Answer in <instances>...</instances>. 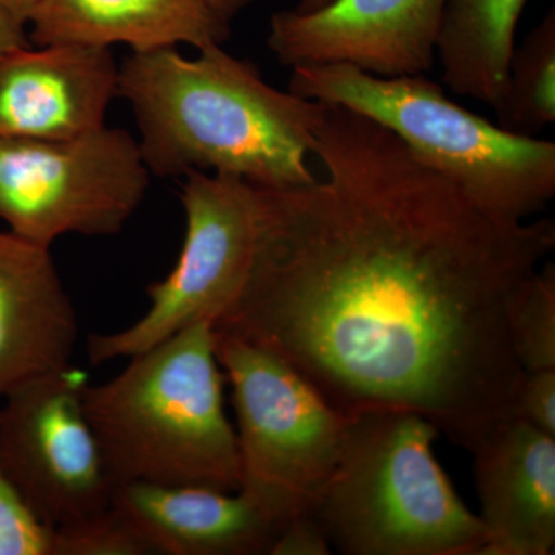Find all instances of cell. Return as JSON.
Segmentation results:
<instances>
[{
  "mask_svg": "<svg viewBox=\"0 0 555 555\" xmlns=\"http://www.w3.org/2000/svg\"><path fill=\"white\" fill-rule=\"evenodd\" d=\"M326 179L261 188L254 261L214 328L268 350L339 414L401 409L473 454L516 418L509 318L554 219L496 218L392 133L324 104Z\"/></svg>",
  "mask_w": 555,
  "mask_h": 555,
  "instance_id": "1",
  "label": "cell"
},
{
  "mask_svg": "<svg viewBox=\"0 0 555 555\" xmlns=\"http://www.w3.org/2000/svg\"><path fill=\"white\" fill-rule=\"evenodd\" d=\"M118 96L130 102L150 175H232L259 188L317 181L310 170L324 104L281 91L254 62L222 46L192 60L175 47L131 51L119 67Z\"/></svg>",
  "mask_w": 555,
  "mask_h": 555,
  "instance_id": "2",
  "label": "cell"
},
{
  "mask_svg": "<svg viewBox=\"0 0 555 555\" xmlns=\"http://www.w3.org/2000/svg\"><path fill=\"white\" fill-rule=\"evenodd\" d=\"M224 382L214 321L204 320L131 357L104 385H87L83 409L115 485L240 491Z\"/></svg>",
  "mask_w": 555,
  "mask_h": 555,
  "instance_id": "3",
  "label": "cell"
},
{
  "mask_svg": "<svg viewBox=\"0 0 555 555\" xmlns=\"http://www.w3.org/2000/svg\"><path fill=\"white\" fill-rule=\"evenodd\" d=\"M440 436L401 409L350 415L317 509L328 545L346 555H481L488 531L434 455Z\"/></svg>",
  "mask_w": 555,
  "mask_h": 555,
  "instance_id": "4",
  "label": "cell"
},
{
  "mask_svg": "<svg viewBox=\"0 0 555 555\" xmlns=\"http://www.w3.org/2000/svg\"><path fill=\"white\" fill-rule=\"evenodd\" d=\"M288 91L366 116L496 218L525 221L555 195V144L489 122L425 75H372L349 64L291 68Z\"/></svg>",
  "mask_w": 555,
  "mask_h": 555,
  "instance_id": "5",
  "label": "cell"
},
{
  "mask_svg": "<svg viewBox=\"0 0 555 555\" xmlns=\"http://www.w3.org/2000/svg\"><path fill=\"white\" fill-rule=\"evenodd\" d=\"M215 346L232 387L240 491L286 525L315 516L338 465L349 416L268 350L217 331Z\"/></svg>",
  "mask_w": 555,
  "mask_h": 555,
  "instance_id": "6",
  "label": "cell"
},
{
  "mask_svg": "<svg viewBox=\"0 0 555 555\" xmlns=\"http://www.w3.org/2000/svg\"><path fill=\"white\" fill-rule=\"evenodd\" d=\"M150 177L138 139L122 129L0 137V221L46 247L69 233L115 235L144 201Z\"/></svg>",
  "mask_w": 555,
  "mask_h": 555,
  "instance_id": "7",
  "label": "cell"
},
{
  "mask_svg": "<svg viewBox=\"0 0 555 555\" xmlns=\"http://www.w3.org/2000/svg\"><path fill=\"white\" fill-rule=\"evenodd\" d=\"M181 190L185 236L173 270L147 288L137 323L87 341L93 366L131 358L199 321H217L246 284L261 215V188L232 175L190 171Z\"/></svg>",
  "mask_w": 555,
  "mask_h": 555,
  "instance_id": "8",
  "label": "cell"
},
{
  "mask_svg": "<svg viewBox=\"0 0 555 555\" xmlns=\"http://www.w3.org/2000/svg\"><path fill=\"white\" fill-rule=\"evenodd\" d=\"M86 374L72 366L20 383L0 404V466L47 528L107 509L109 476L86 409Z\"/></svg>",
  "mask_w": 555,
  "mask_h": 555,
  "instance_id": "9",
  "label": "cell"
},
{
  "mask_svg": "<svg viewBox=\"0 0 555 555\" xmlns=\"http://www.w3.org/2000/svg\"><path fill=\"white\" fill-rule=\"evenodd\" d=\"M449 0H332L313 13L278 11L268 47L288 68L349 64L385 76L425 75Z\"/></svg>",
  "mask_w": 555,
  "mask_h": 555,
  "instance_id": "10",
  "label": "cell"
},
{
  "mask_svg": "<svg viewBox=\"0 0 555 555\" xmlns=\"http://www.w3.org/2000/svg\"><path fill=\"white\" fill-rule=\"evenodd\" d=\"M108 47L53 43L0 54V137L72 139L105 127L118 96Z\"/></svg>",
  "mask_w": 555,
  "mask_h": 555,
  "instance_id": "11",
  "label": "cell"
},
{
  "mask_svg": "<svg viewBox=\"0 0 555 555\" xmlns=\"http://www.w3.org/2000/svg\"><path fill=\"white\" fill-rule=\"evenodd\" d=\"M109 506L150 554L270 555L283 521L243 491L124 481Z\"/></svg>",
  "mask_w": 555,
  "mask_h": 555,
  "instance_id": "12",
  "label": "cell"
},
{
  "mask_svg": "<svg viewBox=\"0 0 555 555\" xmlns=\"http://www.w3.org/2000/svg\"><path fill=\"white\" fill-rule=\"evenodd\" d=\"M473 455L488 531L481 555L554 554L555 437L513 418Z\"/></svg>",
  "mask_w": 555,
  "mask_h": 555,
  "instance_id": "13",
  "label": "cell"
},
{
  "mask_svg": "<svg viewBox=\"0 0 555 555\" xmlns=\"http://www.w3.org/2000/svg\"><path fill=\"white\" fill-rule=\"evenodd\" d=\"M50 248L0 233V397L72 361L78 317Z\"/></svg>",
  "mask_w": 555,
  "mask_h": 555,
  "instance_id": "14",
  "label": "cell"
},
{
  "mask_svg": "<svg viewBox=\"0 0 555 555\" xmlns=\"http://www.w3.org/2000/svg\"><path fill=\"white\" fill-rule=\"evenodd\" d=\"M28 39L35 46H129L131 51L170 49L179 43L222 46L230 24L201 0H39Z\"/></svg>",
  "mask_w": 555,
  "mask_h": 555,
  "instance_id": "15",
  "label": "cell"
},
{
  "mask_svg": "<svg viewBox=\"0 0 555 555\" xmlns=\"http://www.w3.org/2000/svg\"><path fill=\"white\" fill-rule=\"evenodd\" d=\"M529 0H449L437 57L449 89L496 108Z\"/></svg>",
  "mask_w": 555,
  "mask_h": 555,
  "instance_id": "16",
  "label": "cell"
},
{
  "mask_svg": "<svg viewBox=\"0 0 555 555\" xmlns=\"http://www.w3.org/2000/svg\"><path fill=\"white\" fill-rule=\"evenodd\" d=\"M499 126L537 137L555 122V9L514 49L502 100L494 109Z\"/></svg>",
  "mask_w": 555,
  "mask_h": 555,
  "instance_id": "17",
  "label": "cell"
},
{
  "mask_svg": "<svg viewBox=\"0 0 555 555\" xmlns=\"http://www.w3.org/2000/svg\"><path fill=\"white\" fill-rule=\"evenodd\" d=\"M514 352L525 372L555 369V266L547 262L521 288L509 318Z\"/></svg>",
  "mask_w": 555,
  "mask_h": 555,
  "instance_id": "18",
  "label": "cell"
},
{
  "mask_svg": "<svg viewBox=\"0 0 555 555\" xmlns=\"http://www.w3.org/2000/svg\"><path fill=\"white\" fill-rule=\"evenodd\" d=\"M53 531V555L150 554L129 521L112 506Z\"/></svg>",
  "mask_w": 555,
  "mask_h": 555,
  "instance_id": "19",
  "label": "cell"
},
{
  "mask_svg": "<svg viewBox=\"0 0 555 555\" xmlns=\"http://www.w3.org/2000/svg\"><path fill=\"white\" fill-rule=\"evenodd\" d=\"M53 529L22 502L0 466V555H53Z\"/></svg>",
  "mask_w": 555,
  "mask_h": 555,
  "instance_id": "20",
  "label": "cell"
},
{
  "mask_svg": "<svg viewBox=\"0 0 555 555\" xmlns=\"http://www.w3.org/2000/svg\"><path fill=\"white\" fill-rule=\"evenodd\" d=\"M516 418L555 437V369L526 372L518 392Z\"/></svg>",
  "mask_w": 555,
  "mask_h": 555,
  "instance_id": "21",
  "label": "cell"
},
{
  "mask_svg": "<svg viewBox=\"0 0 555 555\" xmlns=\"http://www.w3.org/2000/svg\"><path fill=\"white\" fill-rule=\"evenodd\" d=\"M331 554L326 535L317 516L292 518L278 535L270 555H327Z\"/></svg>",
  "mask_w": 555,
  "mask_h": 555,
  "instance_id": "22",
  "label": "cell"
},
{
  "mask_svg": "<svg viewBox=\"0 0 555 555\" xmlns=\"http://www.w3.org/2000/svg\"><path fill=\"white\" fill-rule=\"evenodd\" d=\"M30 46L31 42L24 25L14 21L7 11L0 9V54Z\"/></svg>",
  "mask_w": 555,
  "mask_h": 555,
  "instance_id": "23",
  "label": "cell"
},
{
  "mask_svg": "<svg viewBox=\"0 0 555 555\" xmlns=\"http://www.w3.org/2000/svg\"><path fill=\"white\" fill-rule=\"evenodd\" d=\"M211 13L217 14L219 20L232 24L236 16H240L244 10L254 5L257 0H201Z\"/></svg>",
  "mask_w": 555,
  "mask_h": 555,
  "instance_id": "24",
  "label": "cell"
},
{
  "mask_svg": "<svg viewBox=\"0 0 555 555\" xmlns=\"http://www.w3.org/2000/svg\"><path fill=\"white\" fill-rule=\"evenodd\" d=\"M39 0H0V9L7 11L14 21L27 28L28 22Z\"/></svg>",
  "mask_w": 555,
  "mask_h": 555,
  "instance_id": "25",
  "label": "cell"
},
{
  "mask_svg": "<svg viewBox=\"0 0 555 555\" xmlns=\"http://www.w3.org/2000/svg\"><path fill=\"white\" fill-rule=\"evenodd\" d=\"M331 2L332 0H298L294 11H297L299 14L313 13V11L323 9V7Z\"/></svg>",
  "mask_w": 555,
  "mask_h": 555,
  "instance_id": "26",
  "label": "cell"
}]
</instances>
